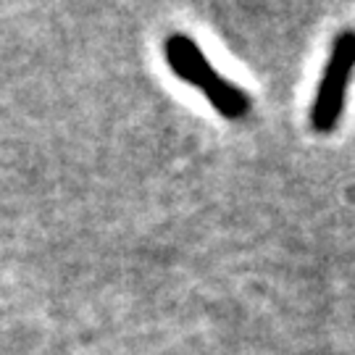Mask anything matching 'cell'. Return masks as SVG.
Instances as JSON below:
<instances>
[{"instance_id": "6da1fadb", "label": "cell", "mask_w": 355, "mask_h": 355, "mask_svg": "<svg viewBox=\"0 0 355 355\" xmlns=\"http://www.w3.org/2000/svg\"><path fill=\"white\" fill-rule=\"evenodd\" d=\"M164 58L168 69L192 87L203 92L208 103L214 105L224 119H245L250 111V98L245 95L234 82H229L227 76H221L214 66L208 64L203 51L195 45V40L187 35H168L164 40Z\"/></svg>"}, {"instance_id": "7a4b0ae2", "label": "cell", "mask_w": 355, "mask_h": 355, "mask_svg": "<svg viewBox=\"0 0 355 355\" xmlns=\"http://www.w3.org/2000/svg\"><path fill=\"white\" fill-rule=\"evenodd\" d=\"M355 71V32L345 29L331 42V53L321 85L311 105V127L318 135H329L340 124L350 89V76Z\"/></svg>"}]
</instances>
